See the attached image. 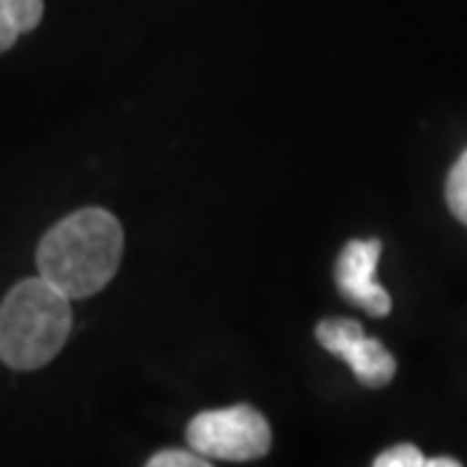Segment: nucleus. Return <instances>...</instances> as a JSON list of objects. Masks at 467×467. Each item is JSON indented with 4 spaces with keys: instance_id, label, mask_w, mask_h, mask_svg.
Returning a JSON list of instances; mask_svg holds the SVG:
<instances>
[{
    "instance_id": "nucleus-2",
    "label": "nucleus",
    "mask_w": 467,
    "mask_h": 467,
    "mask_svg": "<svg viewBox=\"0 0 467 467\" xmlns=\"http://www.w3.org/2000/svg\"><path fill=\"white\" fill-rule=\"evenodd\" d=\"M73 327L70 299L42 275L16 284L0 304V361L16 371L50 364Z\"/></svg>"
},
{
    "instance_id": "nucleus-4",
    "label": "nucleus",
    "mask_w": 467,
    "mask_h": 467,
    "mask_svg": "<svg viewBox=\"0 0 467 467\" xmlns=\"http://www.w3.org/2000/svg\"><path fill=\"white\" fill-rule=\"evenodd\" d=\"M317 340L327 353L343 358L364 387L379 389L392 382L398 368L395 356L379 340L367 337L358 322L340 317L322 319L317 325Z\"/></svg>"
},
{
    "instance_id": "nucleus-8",
    "label": "nucleus",
    "mask_w": 467,
    "mask_h": 467,
    "mask_svg": "<svg viewBox=\"0 0 467 467\" xmlns=\"http://www.w3.org/2000/svg\"><path fill=\"white\" fill-rule=\"evenodd\" d=\"M377 467H423L426 465V457L420 454L418 447L413 444H398L392 450L382 451L377 460H374Z\"/></svg>"
},
{
    "instance_id": "nucleus-1",
    "label": "nucleus",
    "mask_w": 467,
    "mask_h": 467,
    "mask_svg": "<svg viewBox=\"0 0 467 467\" xmlns=\"http://www.w3.org/2000/svg\"><path fill=\"white\" fill-rule=\"evenodd\" d=\"M122 247L125 234L109 211L81 208L42 236L36 267L67 299H86L115 278Z\"/></svg>"
},
{
    "instance_id": "nucleus-3",
    "label": "nucleus",
    "mask_w": 467,
    "mask_h": 467,
    "mask_svg": "<svg viewBox=\"0 0 467 467\" xmlns=\"http://www.w3.org/2000/svg\"><path fill=\"white\" fill-rule=\"evenodd\" d=\"M187 444L202 457L247 462L267 454L270 426L265 416L250 405L205 410L190 420Z\"/></svg>"
},
{
    "instance_id": "nucleus-10",
    "label": "nucleus",
    "mask_w": 467,
    "mask_h": 467,
    "mask_svg": "<svg viewBox=\"0 0 467 467\" xmlns=\"http://www.w3.org/2000/svg\"><path fill=\"white\" fill-rule=\"evenodd\" d=\"M423 467H460V460H454V457H434V460H426Z\"/></svg>"
},
{
    "instance_id": "nucleus-5",
    "label": "nucleus",
    "mask_w": 467,
    "mask_h": 467,
    "mask_svg": "<svg viewBox=\"0 0 467 467\" xmlns=\"http://www.w3.org/2000/svg\"><path fill=\"white\" fill-rule=\"evenodd\" d=\"M382 254L379 239H353L335 263V284L343 299L361 306L374 317H384L392 309V299L377 284V265Z\"/></svg>"
},
{
    "instance_id": "nucleus-7",
    "label": "nucleus",
    "mask_w": 467,
    "mask_h": 467,
    "mask_svg": "<svg viewBox=\"0 0 467 467\" xmlns=\"http://www.w3.org/2000/svg\"><path fill=\"white\" fill-rule=\"evenodd\" d=\"M447 202L454 218H460L467 226V150L457 159L447 180Z\"/></svg>"
},
{
    "instance_id": "nucleus-6",
    "label": "nucleus",
    "mask_w": 467,
    "mask_h": 467,
    "mask_svg": "<svg viewBox=\"0 0 467 467\" xmlns=\"http://www.w3.org/2000/svg\"><path fill=\"white\" fill-rule=\"evenodd\" d=\"M42 14V0H0V52L11 50L21 34L36 29Z\"/></svg>"
},
{
    "instance_id": "nucleus-9",
    "label": "nucleus",
    "mask_w": 467,
    "mask_h": 467,
    "mask_svg": "<svg viewBox=\"0 0 467 467\" xmlns=\"http://www.w3.org/2000/svg\"><path fill=\"white\" fill-rule=\"evenodd\" d=\"M211 465L208 457H202L198 451H184V450H167L153 454L149 460V467H205Z\"/></svg>"
}]
</instances>
